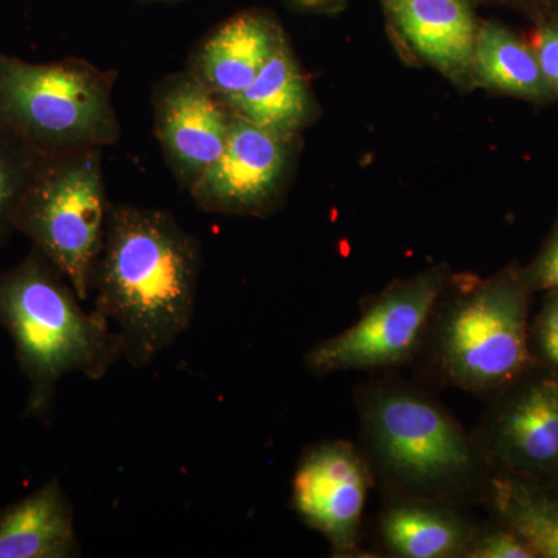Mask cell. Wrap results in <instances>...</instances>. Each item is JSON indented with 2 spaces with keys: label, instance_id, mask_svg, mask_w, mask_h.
I'll list each match as a JSON object with an SVG mask.
<instances>
[{
  "label": "cell",
  "instance_id": "12",
  "mask_svg": "<svg viewBox=\"0 0 558 558\" xmlns=\"http://www.w3.org/2000/svg\"><path fill=\"white\" fill-rule=\"evenodd\" d=\"M403 61L433 70L461 94L475 92L473 49L478 0H377Z\"/></svg>",
  "mask_w": 558,
  "mask_h": 558
},
{
  "label": "cell",
  "instance_id": "11",
  "mask_svg": "<svg viewBox=\"0 0 558 558\" xmlns=\"http://www.w3.org/2000/svg\"><path fill=\"white\" fill-rule=\"evenodd\" d=\"M150 102L165 161L189 193L222 156L236 116L186 69L157 81Z\"/></svg>",
  "mask_w": 558,
  "mask_h": 558
},
{
  "label": "cell",
  "instance_id": "7",
  "mask_svg": "<svg viewBox=\"0 0 558 558\" xmlns=\"http://www.w3.org/2000/svg\"><path fill=\"white\" fill-rule=\"evenodd\" d=\"M446 264L398 279L374 296L357 323L319 341L306 354L312 373L395 368L411 362L427 339L429 323L449 288Z\"/></svg>",
  "mask_w": 558,
  "mask_h": 558
},
{
  "label": "cell",
  "instance_id": "22",
  "mask_svg": "<svg viewBox=\"0 0 558 558\" xmlns=\"http://www.w3.org/2000/svg\"><path fill=\"white\" fill-rule=\"evenodd\" d=\"M527 40L537 57L543 76L558 98V14L534 22Z\"/></svg>",
  "mask_w": 558,
  "mask_h": 558
},
{
  "label": "cell",
  "instance_id": "13",
  "mask_svg": "<svg viewBox=\"0 0 558 558\" xmlns=\"http://www.w3.org/2000/svg\"><path fill=\"white\" fill-rule=\"evenodd\" d=\"M290 40L274 10L245 9L231 14L196 44L186 70L220 101L242 94Z\"/></svg>",
  "mask_w": 558,
  "mask_h": 558
},
{
  "label": "cell",
  "instance_id": "6",
  "mask_svg": "<svg viewBox=\"0 0 558 558\" xmlns=\"http://www.w3.org/2000/svg\"><path fill=\"white\" fill-rule=\"evenodd\" d=\"M110 211L102 149L70 150L40 161L17 208L14 230L68 278L81 301H87Z\"/></svg>",
  "mask_w": 558,
  "mask_h": 558
},
{
  "label": "cell",
  "instance_id": "10",
  "mask_svg": "<svg viewBox=\"0 0 558 558\" xmlns=\"http://www.w3.org/2000/svg\"><path fill=\"white\" fill-rule=\"evenodd\" d=\"M373 484L368 459L347 440L311 447L292 481L290 505L336 557L359 556L360 527Z\"/></svg>",
  "mask_w": 558,
  "mask_h": 558
},
{
  "label": "cell",
  "instance_id": "15",
  "mask_svg": "<svg viewBox=\"0 0 558 558\" xmlns=\"http://www.w3.org/2000/svg\"><path fill=\"white\" fill-rule=\"evenodd\" d=\"M476 527L457 502L398 497L381 513L379 532L391 556L464 558Z\"/></svg>",
  "mask_w": 558,
  "mask_h": 558
},
{
  "label": "cell",
  "instance_id": "25",
  "mask_svg": "<svg viewBox=\"0 0 558 558\" xmlns=\"http://www.w3.org/2000/svg\"><path fill=\"white\" fill-rule=\"evenodd\" d=\"M282 2L296 14L336 17L348 10L352 0H282Z\"/></svg>",
  "mask_w": 558,
  "mask_h": 558
},
{
  "label": "cell",
  "instance_id": "16",
  "mask_svg": "<svg viewBox=\"0 0 558 558\" xmlns=\"http://www.w3.org/2000/svg\"><path fill=\"white\" fill-rule=\"evenodd\" d=\"M80 556L72 505L60 481L51 480L0 512V558Z\"/></svg>",
  "mask_w": 558,
  "mask_h": 558
},
{
  "label": "cell",
  "instance_id": "1",
  "mask_svg": "<svg viewBox=\"0 0 558 558\" xmlns=\"http://www.w3.org/2000/svg\"><path fill=\"white\" fill-rule=\"evenodd\" d=\"M201 267V242L171 213L112 207L92 293L132 368L148 366L190 329Z\"/></svg>",
  "mask_w": 558,
  "mask_h": 558
},
{
  "label": "cell",
  "instance_id": "20",
  "mask_svg": "<svg viewBox=\"0 0 558 558\" xmlns=\"http://www.w3.org/2000/svg\"><path fill=\"white\" fill-rule=\"evenodd\" d=\"M543 293L542 306L529 323V348L535 365L558 374V289Z\"/></svg>",
  "mask_w": 558,
  "mask_h": 558
},
{
  "label": "cell",
  "instance_id": "18",
  "mask_svg": "<svg viewBox=\"0 0 558 558\" xmlns=\"http://www.w3.org/2000/svg\"><path fill=\"white\" fill-rule=\"evenodd\" d=\"M486 501L494 519L526 539L537 558H558V483L494 473Z\"/></svg>",
  "mask_w": 558,
  "mask_h": 558
},
{
  "label": "cell",
  "instance_id": "3",
  "mask_svg": "<svg viewBox=\"0 0 558 558\" xmlns=\"http://www.w3.org/2000/svg\"><path fill=\"white\" fill-rule=\"evenodd\" d=\"M360 414L369 468L396 498L458 502L473 492L486 498L492 470L475 439L421 389L373 385L362 392Z\"/></svg>",
  "mask_w": 558,
  "mask_h": 558
},
{
  "label": "cell",
  "instance_id": "19",
  "mask_svg": "<svg viewBox=\"0 0 558 558\" xmlns=\"http://www.w3.org/2000/svg\"><path fill=\"white\" fill-rule=\"evenodd\" d=\"M44 157L0 126V244L14 230V218Z\"/></svg>",
  "mask_w": 558,
  "mask_h": 558
},
{
  "label": "cell",
  "instance_id": "23",
  "mask_svg": "<svg viewBox=\"0 0 558 558\" xmlns=\"http://www.w3.org/2000/svg\"><path fill=\"white\" fill-rule=\"evenodd\" d=\"M523 269L532 292L558 289V218L535 258Z\"/></svg>",
  "mask_w": 558,
  "mask_h": 558
},
{
  "label": "cell",
  "instance_id": "8",
  "mask_svg": "<svg viewBox=\"0 0 558 558\" xmlns=\"http://www.w3.org/2000/svg\"><path fill=\"white\" fill-rule=\"evenodd\" d=\"M303 137L292 138L234 117L219 160L194 183L191 199L211 215L269 218L295 182Z\"/></svg>",
  "mask_w": 558,
  "mask_h": 558
},
{
  "label": "cell",
  "instance_id": "2",
  "mask_svg": "<svg viewBox=\"0 0 558 558\" xmlns=\"http://www.w3.org/2000/svg\"><path fill=\"white\" fill-rule=\"evenodd\" d=\"M53 264L33 250L0 274V325L28 381V413H46L58 381L80 373L100 380L121 359L119 333L100 312H87Z\"/></svg>",
  "mask_w": 558,
  "mask_h": 558
},
{
  "label": "cell",
  "instance_id": "17",
  "mask_svg": "<svg viewBox=\"0 0 558 558\" xmlns=\"http://www.w3.org/2000/svg\"><path fill=\"white\" fill-rule=\"evenodd\" d=\"M476 90L515 98L535 106L558 101L543 76L526 36L497 20H481L473 49Z\"/></svg>",
  "mask_w": 558,
  "mask_h": 558
},
{
  "label": "cell",
  "instance_id": "14",
  "mask_svg": "<svg viewBox=\"0 0 558 558\" xmlns=\"http://www.w3.org/2000/svg\"><path fill=\"white\" fill-rule=\"evenodd\" d=\"M234 116L284 137H303L323 116L310 75L288 40L255 81L229 101Z\"/></svg>",
  "mask_w": 558,
  "mask_h": 558
},
{
  "label": "cell",
  "instance_id": "24",
  "mask_svg": "<svg viewBox=\"0 0 558 558\" xmlns=\"http://www.w3.org/2000/svg\"><path fill=\"white\" fill-rule=\"evenodd\" d=\"M481 5H499L519 11L534 24L558 14V0H478Z\"/></svg>",
  "mask_w": 558,
  "mask_h": 558
},
{
  "label": "cell",
  "instance_id": "5",
  "mask_svg": "<svg viewBox=\"0 0 558 558\" xmlns=\"http://www.w3.org/2000/svg\"><path fill=\"white\" fill-rule=\"evenodd\" d=\"M117 78L80 58L31 62L0 51V126L46 157L116 145Z\"/></svg>",
  "mask_w": 558,
  "mask_h": 558
},
{
  "label": "cell",
  "instance_id": "9",
  "mask_svg": "<svg viewBox=\"0 0 558 558\" xmlns=\"http://www.w3.org/2000/svg\"><path fill=\"white\" fill-rule=\"evenodd\" d=\"M475 444L492 475L558 483V374L534 365L498 391Z\"/></svg>",
  "mask_w": 558,
  "mask_h": 558
},
{
  "label": "cell",
  "instance_id": "26",
  "mask_svg": "<svg viewBox=\"0 0 558 558\" xmlns=\"http://www.w3.org/2000/svg\"><path fill=\"white\" fill-rule=\"evenodd\" d=\"M145 2L174 3L180 2V0H145Z\"/></svg>",
  "mask_w": 558,
  "mask_h": 558
},
{
  "label": "cell",
  "instance_id": "21",
  "mask_svg": "<svg viewBox=\"0 0 558 558\" xmlns=\"http://www.w3.org/2000/svg\"><path fill=\"white\" fill-rule=\"evenodd\" d=\"M464 558H537L526 539L499 520L476 527Z\"/></svg>",
  "mask_w": 558,
  "mask_h": 558
},
{
  "label": "cell",
  "instance_id": "4",
  "mask_svg": "<svg viewBox=\"0 0 558 558\" xmlns=\"http://www.w3.org/2000/svg\"><path fill=\"white\" fill-rule=\"evenodd\" d=\"M532 295L517 263L484 279L451 278L425 339L442 379L464 391L495 396L531 369Z\"/></svg>",
  "mask_w": 558,
  "mask_h": 558
}]
</instances>
